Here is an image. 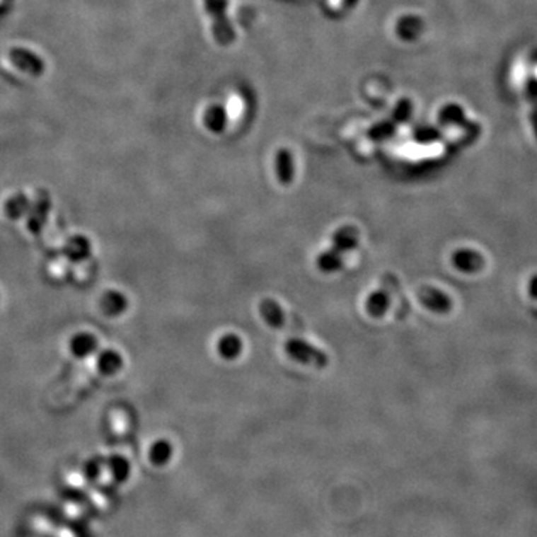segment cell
Masks as SVG:
<instances>
[{
	"mask_svg": "<svg viewBox=\"0 0 537 537\" xmlns=\"http://www.w3.org/2000/svg\"><path fill=\"white\" fill-rule=\"evenodd\" d=\"M316 267L323 273H336L343 267V254L336 251L335 248H328L316 257Z\"/></svg>",
	"mask_w": 537,
	"mask_h": 537,
	"instance_id": "obj_14",
	"label": "cell"
},
{
	"mask_svg": "<svg viewBox=\"0 0 537 537\" xmlns=\"http://www.w3.org/2000/svg\"><path fill=\"white\" fill-rule=\"evenodd\" d=\"M531 122H533V127H534L536 137H537V105L533 108V112H531Z\"/></svg>",
	"mask_w": 537,
	"mask_h": 537,
	"instance_id": "obj_19",
	"label": "cell"
},
{
	"mask_svg": "<svg viewBox=\"0 0 537 537\" xmlns=\"http://www.w3.org/2000/svg\"><path fill=\"white\" fill-rule=\"evenodd\" d=\"M129 308V300L120 291H106L100 300V309L108 316H120Z\"/></svg>",
	"mask_w": 537,
	"mask_h": 537,
	"instance_id": "obj_11",
	"label": "cell"
},
{
	"mask_svg": "<svg viewBox=\"0 0 537 537\" xmlns=\"http://www.w3.org/2000/svg\"><path fill=\"white\" fill-rule=\"evenodd\" d=\"M417 296L422 305L434 313H448L452 309L451 297L436 287L424 285L420 288Z\"/></svg>",
	"mask_w": 537,
	"mask_h": 537,
	"instance_id": "obj_4",
	"label": "cell"
},
{
	"mask_svg": "<svg viewBox=\"0 0 537 537\" xmlns=\"http://www.w3.org/2000/svg\"><path fill=\"white\" fill-rule=\"evenodd\" d=\"M30 209V200L23 192H18V195L12 196L8 199L5 203V214L9 219H20L24 215H27Z\"/></svg>",
	"mask_w": 537,
	"mask_h": 537,
	"instance_id": "obj_15",
	"label": "cell"
},
{
	"mask_svg": "<svg viewBox=\"0 0 537 537\" xmlns=\"http://www.w3.org/2000/svg\"><path fill=\"white\" fill-rule=\"evenodd\" d=\"M390 305H391V294L385 290V288H381V290H376L367 296L366 312L370 316H374V318H381V316L387 313Z\"/></svg>",
	"mask_w": 537,
	"mask_h": 537,
	"instance_id": "obj_10",
	"label": "cell"
},
{
	"mask_svg": "<svg viewBox=\"0 0 537 537\" xmlns=\"http://www.w3.org/2000/svg\"><path fill=\"white\" fill-rule=\"evenodd\" d=\"M172 457V445L168 440H157L149 449V460L157 466L166 464Z\"/></svg>",
	"mask_w": 537,
	"mask_h": 537,
	"instance_id": "obj_17",
	"label": "cell"
},
{
	"mask_svg": "<svg viewBox=\"0 0 537 537\" xmlns=\"http://www.w3.org/2000/svg\"><path fill=\"white\" fill-rule=\"evenodd\" d=\"M277 173L279 183L284 185L291 184L293 178H294V166H293V158L291 154L288 151H281L277 157Z\"/></svg>",
	"mask_w": 537,
	"mask_h": 537,
	"instance_id": "obj_16",
	"label": "cell"
},
{
	"mask_svg": "<svg viewBox=\"0 0 537 537\" xmlns=\"http://www.w3.org/2000/svg\"><path fill=\"white\" fill-rule=\"evenodd\" d=\"M451 261L454 267L466 273H475L484 267V257L475 250H457L452 254Z\"/></svg>",
	"mask_w": 537,
	"mask_h": 537,
	"instance_id": "obj_7",
	"label": "cell"
},
{
	"mask_svg": "<svg viewBox=\"0 0 537 537\" xmlns=\"http://www.w3.org/2000/svg\"><path fill=\"white\" fill-rule=\"evenodd\" d=\"M258 312L266 324L273 328H288L291 325L290 318L277 300L263 299L258 303Z\"/></svg>",
	"mask_w": 537,
	"mask_h": 537,
	"instance_id": "obj_5",
	"label": "cell"
},
{
	"mask_svg": "<svg viewBox=\"0 0 537 537\" xmlns=\"http://www.w3.org/2000/svg\"><path fill=\"white\" fill-rule=\"evenodd\" d=\"M284 351L285 354L291 358V360L305 364V366H312L316 369H324L328 366V355L316 348L312 343L306 342L305 339L300 337H291L288 339L284 343Z\"/></svg>",
	"mask_w": 537,
	"mask_h": 537,
	"instance_id": "obj_2",
	"label": "cell"
},
{
	"mask_svg": "<svg viewBox=\"0 0 537 537\" xmlns=\"http://www.w3.org/2000/svg\"><path fill=\"white\" fill-rule=\"evenodd\" d=\"M122 364H124V360L121 354H118L114 350H106L100 352L98 357V369L102 375H106V376L117 375L122 369Z\"/></svg>",
	"mask_w": 537,
	"mask_h": 537,
	"instance_id": "obj_13",
	"label": "cell"
},
{
	"mask_svg": "<svg viewBox=\"0 0 537 537\" xmlns=\"http://www.w3.org/2000/svg\"><path fill=\"white\" fill-rule=\"evenodd\" d=\"M63 254L72 261H84L91 255V243L86 236H72L66 241Z\"/></svg>",
	"mask_w": 537,
	"mask_h": 537,
	"instance_id": "obj_8",
	"label": "cell"
},
{
	"mask_svg": "<svg viewBox=\"0 0 537 537\" xmlns=\"http://www.w3.org/2000/svg\"><path fill=\"white\" fill-rule=\"evenodd\" d=\"M45 62L39 54L29 47H9L0 56V69L11 78L23 79H37L45 74Z\"/></svg>",
	"mask_w": 537,
	"mask_h": 537,
	"instance_id": "obj_1",
	"label": "cell"
},
{
	"mask_svg": "<svg viewBox=\"0 0 537 537\" xmlns=\"http://www.w3.org/2000/svg\"><path fill=\"white\" fill-rule=\"evenodd\" d=\"M530 294L534 296V297H537V277L533 278L531 282H530Z\"/></svg>",
	"mask_w": 537,
	"mask_h": 537,
	"instance_id": "obj_20",
	"label": "cell"
},
{
	"mask_svg": "<svg viewBox=\"0 0 537 537\" xmlns=\"http://www.w3.org/2000/svg\"><path fill=\"white\" fill-rule=\"evenodd\" d=\"M99 348V340L91 333H76L69 342V351L76 358H86Z\"/></svg>",
	"mask_w": 537,
	"mask_h": 537,
	"instance_id": "obj_9",
	"label": "cell"
},
{
	"mask_svg": "<svg viewBox=\"0 0 537 537\" xmlns=\"http://www.w3.org/2000/svg\"><path fill=\"white\" fill-rule=\"evenodd\" d=\"M111 469H112V472L118 480H124L130 473L129 463L122 457H112L111 458Z\"/></svg>",
	"mask_w": 537,
	"mask_h": 537,
	"instance_id": "obj_18",
	"label": "cell"
},
{
	"mask_svg": "<svg viewBox=\"0 0 537 537\" xmlns=\"http://www.w3.org/2000/svg\"><path fill=\"white\" fill-rule=\"evenodd\" d=\"M51 211V196L45 190H39L35 196V202L30 203V209L27 212V229L33 235H39L44 230L48 214Z\"/></svg>",
	"mask_w": 537,
	"mask_h": 537,
	"instance_id": "obj_3",
	"label": "cell"
},
{
	"mask_svg": "<svg viewBox=\"0 0 537 537\" xmlns=\"http://www.w3.org/2000/svg\"><path fill=\"white\" fill-rule=\"evenodd\" d=\"M216 350H218V354L221 355L224 360L233 362V360H236L238 357H241L243 351V340L235 333L224 335L218 340Z\"/></svg>",
	"mask_w": 537,
	"mask_h": 537,
	"instance_id": "obj_12",
	"label": "cell"
},
{
	"mask_svg": "<svg viewBox=\"0 0 537 537\" xmlns=\"http://www.w3.org/2000/svg\"><path fill=\"white\" fill-rule=\"evenodd\" d=\"M360 243V231L355 226H342L332 235V248L340 254L354 251Z\"/></svg>",
	"mask_w": 537,
	"mask_h": 537,
	"instance_id": "obj_6",
	"label": "cell"
}]
</instances>
